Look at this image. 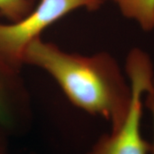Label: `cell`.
Instances as JSON below:
<instances>
[{"instance_id":"cell-3","label":"cell","mask_w":154,"mask_h":154,"mask_svg":"<svg viewBox=\"0 0 154 154\" xmlns=\"http://www.w3.org/2000/svg\"><path fill=\"white\" fill-rule=\"evenodd\" d=\"M103 0H40L29 14L15 22L0 23V60L21 70L28 46L46 29L80 8L96 10Z\"/></svg>"},{"instance_id":"cell-9","label":"cell","mask_w":154,"mask_h":154,"mask_svg":"<svg viewBox=\"0 0 154 154\" xmlns=\"http://www.w3.org/2000/svg\"><path fill=\"white\" fill-rule=\"evenodd\" d=\"M153 88H154V79H153Z\"/></svg>"},{"instance_id":"cell-6","label":"cell","mask_w":154,"mask_h":154,"mask_svg":"<svg viewBox=\"0 0 154 154\" xmlns=\"http://www.w3.org/2000/svg\"><path fill=\"white\" fill-rule=\"evenodd\" d=\"M34 5V0H0V14L15 22L26 16Z\"/></svg>"},{"instance_id":"cell-7","label":"cell","mask_w":154,"mask_h":154,"mask_svg":"<svg viewBox=\"0 0 154 154\" xmlns=\"http://www.w3.org/2000/svg\"><path fill=\"white\" fill-rule=\"evenodd\" d=\"M147 96H146V106H147L149 111H151L153 116V123H154V88L153 87L151 88L149 91L147 92ZM152 154H154V142L153 145H151V151Z\"/></svg>"},{"instance_id":"cell-5","label":"cell","mask_w":154,"mask_h":154,"mask_svg":"<svg viewBox=\"0 0 154 154\" xmlns=\"http://www.w3.org/2000/svg\"><path fill=\"white\" fill-rule=\"evenodd\" d=\"M121 14L146 32L154 29V0H111Z\"/></svg>"},{"instance_id":"cell-2","label":"cell","mask_w":154,"mask_h":154,"mask_svg":"<svg viewBox=\"0 0 154 154\" xmlns=\"http://www.w3.org/2000/svg\"><path fill=\"white\" fill-rule=\"evenodd\" d=\"M131 100L126 118L118 128L102 136L87 154H149L151 145L140 132L142 96L153 87V64L147 53L134 48L126 62Z\"/></svg>"},{"instance_id":"cell-4","label":"cell","mask_w":154,"mask_h":154,"mask_svg":"<svg viewBox=\"0 0 154 154\" xmlns=\"http://www.w3.org/2000/svg\"><path fill=\"white\" fill-rule=\"evenodd\" d=\"M29 116V95L21 70L0 60V130L7 136L18 134Z\"/></svg>"},{"instance_id":"cell-8","label":"cell","mask_w":154,"mask_h":154,"mask_svg":"<svg viewBox=\"0 0 154 154\" xmlns=\"http://www.w3.org/2000/svg\"><path fill=\"white\" fill-rule=\"evenodd\" d=\"M7 135L0 130V154H7Z\"/></svg>"},{"instance_id":"cell-1","label":"cell","mask_w":154,"mask_h":154,"mask_svg":"<svg viewBox=\"0 0 154 154\" xmlns=\"http://www.w3.org/2000/svg\"><path fill=\"white\" fill-rule=\"evenodd\" d=\"M24 64L43 69L54 79L73 104L101 116L118 128L126 118L131 90L110 54L68 53L38 37L26 48Z\"/></svg>"}]
</instances>
